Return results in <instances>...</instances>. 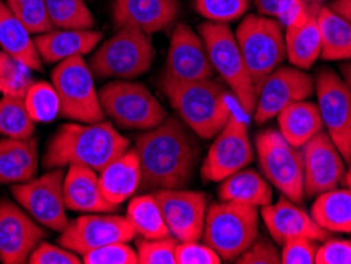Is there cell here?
<instances>
[{
  "instance_id": "obj_22",
  "label": "cell",
  "mask_w": 351,
  "mask_h": 264,
  "mask_svg": "<svg viewBox=\"0 0 351 264\" xmlns=\"http://www.w3.org/2000/svg\"><path fill=\"white\" fill-rule=\"evenodd\" d=\"M322 3H308L306 12L285 27L287 57L298 69L308 70L322 57L318 10Z\"/></svg>"
},
{
  "instance_id": "obj_1",
  "label": "cell",
  "mask_w": 351,
  "mask_h": 264,
  "mask_svg": "<svg viewBox=\"0 0 351 264\" xmlns=\"http://www.w3.org/2000/svg\"><path fill=\"white\" fill-rule=\"evenodd\" d=\"M135 151L141 168L139 190L182 189L193 178L198 147L179 119L168 116L160 125L138 134Z\"/></svg>"
},
{
  "instance_id": "obj_4",
  "label": "cell",
  "mask_w": 351,
  "mask_h": 264,
  "mask_svg": "<svg viewBox=\"0 0 351 264\" xmlns=\"http://www.w3.org/2000/svg\"><path fill=\"white\" fill-rule=\"evenodd\" d=\"M258 237L256 206L221 201L210 206L206 214L204 244L219 253L221 261H233Z\"/></svg>"
},
{
  "instance_id": "obj_50",
  "label": "cell",
  "mask_w": 351,
  "mask_h": 264,
  "mask_svg": "<svg viewBox=\"0 0 351 264\" xmlns=\"http://www.w3.org/2000/svg\"><path fill=\"white\" fill-rule=\"evenodd\" d=\"M301 2H304V3H322V2H324V0H301Z\"/></svg>"
},
{
  "instance_id": "obj_16",
  "label": "cell",
  "mask_w": 351,
  "mask_h": 264,
  "mask_svg": "<svg viewBox=\"0 0 351 264\" xmlns=\"http://www.w3.org/2000/svg\"><path fill=\"white\" fill-rule=\"evenodd\" d=\"M135 236V228L127 217L84 215L66 225L62 231L59 244L66 250L84 255L89 250L112 242H128Z\"/></svg>"
},
{
  "instance_id": "obj_46",
  "label": "cell",
  "mask_w": 351,
  "mask_h": 264,
  "mask_svg": "<svg viewBox=\"0 0 351 264\" xmlns=\"http://www.w3.org/2000/svg\"><path fill=\"white\" fill-rule=\"evenodd\" d=\"M30 264H80L82 263L75 253L64 247L51 244H40L29 256Z\"/></svg>"
},
{
  "instance_id": "obj_15",
  "label": "cell",
  "mask_w": 351,
  "mask_h": 264,
  "mask_svg": "<svg viewBox=\"0 0 351 264\" xmlns=\"http://www.w3.org/2000/svg\"><path fill=\"white\" fill-rule=\"evenodd\" d=\"M154 196L173 237L179 242H185L198 241L203 236L208 214L206 193L180 189H160Z\"/></svg>"
},
{
  "instance_id": "obj_23",
  "label": "cell",
  "mask_w": 351,
  "mask_h": 264,
  "mask_svg": "<svg viewBox=\"0 0 351 264\" xmlns=\"http://www.w3.org/2000/svg\"><path fill=\"white\" fill-rule=\"evenodd\" d=\"M64 196L70 211L111 212L119 208L103 196L95 169L81 163L70 165L64 180Z\"/></svg>"
},
{
  "instance_id": "obj_18",
  "label": "cell",
  "mask_w": 351,
  "mask_h": 264,
  "mask_svg": "<svg viewBox=\"0 0 351 264\" xmlns=\"http://www.w3.org/2000/svg\"><path fill=\"white\" fill-rule=\"evenodd\" d=\"M214 75L203 38L187 24H178L169 41L167 69L163 77L178 81L209 80Z\"/></svg>"
},
{
  "instance_id": "obj_31",
  "label": "cell",
  "mask_w": 351,
  "mask_h": 264,
  "mask_svg": "<svg viewBox=\"0 0 351 264\" xmlns=\"http://www.w3.org/2000/svg\"><path fill=\"white\" fill-rule=\"evenodd\" d=\"M312 204V219L331 232H351V190L332 189L315 196Z\"/></svg>"
},
{
  "instance_id": "obj_11",
  "label": "cell",
  "mask_w": 351,
  "mask_h": 264,
  "mask_svg": "<svg viewBox=\"0 0 351 264\" xmlns=\"http://www.w3.org/2000/svg\"><path fill=\"white\" fill-rule=\"evenodd\" d=\"M315 91L326 133L345 162H351V94L347 82L334 70L322 69L315 77Z\"/></svg>"
},
{
  "instance_id": "obj_44",
  "label": "cell",
  "mask_w": 351,
  "mask_h": 264,
  "mask_svg": "<svg viewBox=\"0 0 351 264\" xmlns=\"http://www.w3.org/2000/svg\"><path fill=\"white\" fill-rule=\"evenodd\" d=\"M239 264H280L282 258L280 253L277 250V245L274 239H267V237L258 236L256 239L252 242V245L237 256Z\"/></svg>"
},
{
  "instance_id": "obj_25",
  "label": "cell",
  "mask_w": 351,
  "mask_h": 264,
  "mask_svg": "<svg viewBox=\"0 0 351 264\" xmlns=\"http://www.w3.org/2000/svg\"><path fill=\"white\" fill-rule=\"evenodd\" d=\"M101 193L111 204H122L123 201L135 195L141 185V168L135 149H128L121 157L112 160L100 171Z\"/></svg>"
},
{
  "instance_id": "obj_8",
  "label": "cell",
  "mask_w": 351,
  "mask_h": 264,
  "mask_svg": "<svg viewBox=\"0 0 351 264\" xmlns=\"http://www.w3.org/2000/svg\"><path fill=\"white\" fill-rule=\"evenodd\" d=\"M255 147L260 168L267 182L280 190L288 200L302 203L306 191L301 147H294L278 130L258 133Z\"/></svg>"
},
{
  "instance_id": "obj_34",
  "label": "cell",
  "mask_w": 351,
  "mask_h": 264,
  "mask_svg": "<svg viewBox=\"0 0 351 264\" xmlns=\"http://www.w3.org/2000/svg\"><path fill=\"white\" fill-rule=\"evenodd\" d=\"M51 23L58 29H90L95 18L84 0H45Z\"/></svg>"
},
{
  "instance_id": "obj_45",
  "label": "cell",
  "mask_w": 351,
  "mask_h": 264,
  "mask_svg": "<svg viewBox=\"0 0 351 264\" xmlns=\"http://www.w3.org/2000/svg\"><path fill=\"white\" fill-rule=\"evenodd\" d=\"M315 264H351V241L328 237L318 245Z\"/></svg>"
},
{
  "instance_id": "obj_2",
  "label": "cell",
  "mask_w": 351,
  "mask_h": 264,
  "mask_svg": "<svg viewBox=\"0 0 351 264\" xmlns=\"http://www.w3.org/2000/svg\"><path fill=\"white\" fill-rule=\"evenodd\" d=\"M128 147L130 141L108 122L101 121L90 125L65 123L48 143L43 167L49 169L81 163L101 171L108 163L125 154Z\"/></svg>"
},
{
  "instance_id": "obj_39",
  "label": "cell",
  "mask_w": 351,
  "mask_h": 264,
  "mask_svg": "<svg viewBox=\"0 0 351 264\" xmlns=\"http://www.w3.org/2000/svg\"><path fill=\"white\" fill-rule=\"evenodd\" d=\"M176 247L178 239L173 236L138 241V264H176Z\"/></svg>"
},
{
  "instance_id": "obj_35",
  "label": "cell",
  "mask_w": 351,
  "mask_h": 264,
  "mask_svg": "<svg viewBox=\"0 0 351 264\" xmlns=\"http://www.w3.org/2000/svg\"><path fill=\"white\" fill-rule=\"evenodd\" d=\"M25 106L34 122H49L60 112L59 95L53 84L37 82L25 94Z\"/></svg>"
},
{
  "instance_id": "obj_40",
  "label": "cell",
  "mask_w": 351,
  "mask_h": 264,
  "mask_svg": "<svg viewBox=\"0 0 351 264\" xmlns=\"http://www.w3.org/2000/svg\"><path fill=\"white\" fill-rule=\"evenodd\" d=\"M84 264H138V252L127 242H112L82 255Z\"/></svg>"
},
{
  "instance_id": "obj_47",
  "label": "cell",
  "mask_w": 351,
  "mask_h": 264,
  "mask_svg": "<svg viewBox=\"0 0 351 264\" xmlns=\"http://www.w3.org/2000/svg\"><path fill=\"white\" fill-rule=\"evenodd\" d=\"M329 8L334 10L335 13H339L340 16H343L351 23V0H332L329 3Z\"/></svg>"
},
{
  "instance_id": "obj_24",
  "label": "cell",
  "mask_w": 351,
  "mask_h": 264,
  "mask_svg": "<svg viewBox=\"0 0 351 264\" xmlns=\"http://www.w3.org/2000/svg\"><path fill=\"white\" fill-rule=\"evenodd\" d=\"M100 40L101 34L90 29H60L40 34L34 41L41 59L53 64L90 53Z\"/></svg>"
},
{
  "instance_id": "obj_33",
  "label": "cell",
  "mask_w": 351,
  "mask_h": 264,
  "mask_svg": "<svg viewBox=\"0 0 351 264\" xmlns=\"http://www.w3.org/2000/svg\"><path fill=\"white\" fill-rule=\"evenodd\" d=\"M34 119L25 106V97L5 95L0 100V134L14 139H27L34 134Z\"/></svg>"
},
{
  "instance_id": "obj_38",
  "label": "cell",
  "mask_w": 351,
  "mask_h": 264,
  "mask_svg": "<svg viewBox=\"0 0 351 264\" xmlns=\"http://www.w3.org/2000/svg\"><path fill=\"white\" fill-rule=\"evenodd\" d=\"M195 8L210 23L228 24L247 12L249 0H196Z\"/></svg>"
},
{
  "instance_id": "obj_41",
  "label": "cell",
  "mask_w": 351,
  "mask_h": 264,
  "mask_svg": "<svg viewBox=\"0 0 351 264\" xmlns=\"http://www.w3.org/2000/svg\"><path fill=\"white\" fill-rule=\"evenodd\" d=\"M254 2L258 13L277 19L283 29L301 16L308 5L301 0H254Z\"/></svg>"
},
{
  "instance_id": "obj_20",
  "label": "cell",
  "mask_w": 351,
  "mask_h": 264,
  "mask_svg": "<svg viewBox=\"0 0 351 264\" xmlns=\"http://www.w3.org/2000/svg\"><path fill=\"white\" fill-rule=\"evenodd\" d=\"M261 217L274 242L278 245L296 237H307V239L323 242L329 236V231L323 230L311 214H307L306 211L299 208L298 203L288 200L287 196L278 200L277 203L263 206Z\"/></svg>"
},
{
  "instance_id": "obj_32",
  "label": "cell",
  "mask_w": 351,
  "mask_h": 264,
  "mask_svg": "<svg viewBox=\"0 0 351 264\" xmlns=\"http://www.w3.org/2000/svg\"><path fill=\"white\" fill-rule=\"evenodd\" d=\"M127 219L135 228L136 235L144 239H163L171 236L154 195L135 196L127 208Z\"/></svg>"
},
{
  "instance_id": "obj_27",
  "label": "cell",
  "mask_w": 351,
  "mask_h": 264,
  "mask_svg": "<svg viewBox=\"0 0 351 264\" xmlns=\"http://www.w3.org/2000/svg\"><path fill=\"white\" fill-rule=\"evenodd\" d=\"M0 46L3 53L23 62L30 70L40 71L43 67L35 41L30 38V32L2 0H0Z\"/></svg>"
},
{
  "instance_id": "obj_30",
  "label": "cell",
  "mask_w": 351,
  "mask_h": 264,
  "mask_svg": "<svg viewBox=\"0 0 351 264\" xmlns=\"http://www.w3.org/2000/svg\"><path fill=\"white\" fill-rule=\"evenodd\" d=\"M318 27L322 35V57L324 60H351V23L329 5L318 10Z\"/></svg>"
},
{
  "instance_id": "obj_28",
  "label": "cell",
  "mask_w": 351,
  "mask_h": 264,
  "mask_svg": "<svg viewBox=\"0 0 351 264\" xmlns=\"http://www.w3.org/2000/svg\"><path fill=\"white\" fill-rule=\"evenodd\" d=\"M277 122L278 132L294 147H302L324 128L318 105L306 100L294 101L283 108L277 114Z\"/></svg>"
},
{
  "instance_id": "obj_29",
  "label": "cell",
  "mask_w": 351,
  "mask_h": 264,
  "mask_svg": "<svg viewBox=\"0 0 351 264\" xmlns=\"http://www.w3.org/2000/svg\"><path fill=\"white\" fill-rule=\"evenodd\" d=\"M219 196L221 201H234L263 208L272 203V189L266 178L255 169L242 168L221 180Z\"/></svg>"
},
{
  "instance_id": "obj_6",
  "label": "cell",
  "mask_w": 351,
  "mask_h": 264,
  "mask_svg": "<svg viewBox=\"0 0 351 264\" xmlns=\"http://www.w3.org/2000/svg\"><path fill=\"white\" fill-rule=\"evenodd\" d=\"M199 34L214 70L219 71L233 91L242 110L249 114L254 112L258 98L256 87L242 57L236 35L231 32L228 25L220 23L201 24Z\"/></svg>"
},
{
  "instance_id": "obj_42",
  "label": "cell",
  "mask_w": 351,
  "mask_h": 264,
  "mask_svg": "<svg viewBox=\"0 0 351 264\" xmlns=\"http://www.w3.org/2000/svg\"><path fill=\"white\" fill-rule=\"evenodd\" d=\"M221 258L213 247L198 241H185L176 247V264H220Z\"/></svg>"
},
{
  "instance_id": "obj_10",
  "label": "cell",
  "mask_w": 351,
  "mask_h": 264,
  "mask_svg": "<svg viewBox=\"0 0 351 264\" xmlns=\"http://www.w3.org/2000/svg\"><path fill=\"white\" fill-rule=\"evenodd\" d=\"M53 86L59 95L62 116L87 123L105 119L92 71L81 56L59 62L53 71Z\"/></svg>"
},
{
  "instance_id": "obj_21",
  "label": "cell",
  "mask_w": 351,
  "mask_h": 264,
  "mask_svg": "<svg viewBox=\"0 0 351 264\" xmlns=\"http://www.w3.org/2000/svg\"><path fill=\"white\" fill-rule=\"evenodd\" d=\"M178 16V0H114L112 3V18L119 29L136 27L156 34L173 25Z\"/></svg>"
},
{
  "instance_id": "obj_17",
  "label": "cell",
  "mask_w": 351,
  "mask_h": 264,
  "mask_svg": "<svg viewBox=\"0 0 351 264\" xmlns=\"http://www.w3.org/2000/svg\"><path fill=\"white\" fill-rule=\"evenodd\" d=\"M304 158V191L308 198L332 190L343 179L345 158L326 132H319L301 147Z\"/></svg>"
},
{
  "instance_id": "obj_12",
  "label": "cell",
  "mask_w": 351,
  "mask_h": 264,
  "mask_svg": "<svg viewBox=\"0 0 351 264\" xmlns=\"http://www.w3.org/2000/svg\"><path fill=\"white\" fill-rule=\"evenodd\" d=\"M64 169H54L38 179L16 182L12 193L41 225L64 231L69 225L64 196Z\"/></svg>"
},
{
  "instance_id": "obj_5",
  "label": "cell",
  "mask_w": 351,
  "mask_h": 264,
  "mask_svg": "<svg viewBox=\"0 0 351 264\" xmlns=\"http://www.w3.org/2000/svg\"><path fill=\"white\" fill-rule=\"evenodd\" d=\"M234 35L258 92L261 82L287 59L285 29L274 18L249 14Z\"/></svg>"
},
{
  "instance_id": "obj_26",
  "label": "cell",
  "mask_w": 351,
  "mask_h": 264,
  "mask_svg": "<svg viewBox=\"0 0 351 264\" xmlns=\"http://www.w3.org/2000/svg\"><path fill=\"white\" fill-rule=\"evenodd\" d=\"M38 169L37 139H2L0 141V184L30 180Z\"/></svg>"
},
{
  "instance_id": "obj_43",
  "label": "cell",
  "mask_w": 351,
  "mask_h": 264,
  "mask_svg": "<svg viewBox=\"0 0 351 264\" xmlns=\"http://www.w3.org/2000/svg\"><path fill=\"white\" fill-rule=\"evenodd\" d=\"M318 242L307 237H296L282 244V263L283 264H315L317 260Z\"/></svg>"
},
{
  "instance_id": "obj_48",
  "label": "cell",
  "mask_w": 351,
  "mask_h": 264,
  "mask_svg": "<svg viewBox=\"0 0 351 264\" xmlns=\"http://www.w3.org/2000/svg\"><path fill=\"white\" fill-rule=\"evenodd\" d=\"M340 71H342L343 81L347 82V86H348V89H350V94H351V60L342 64V67H340Z\"/></svg>"
},
{
  "instance_id": "obj_37",
  "label": "cell",
  "mask_w": 351,
  "mask_h": 264,
  "mask_svg": "<svg viewBox=\"0 0 351 264\" xmlns=\"http://www.w3.org/2000/svg\"><path fill=\"white\" fill-rule=\"evenodd\" d=\"M27 69L29 67L14 57L0 53V89L5 92V95L25 97L30 87Z\"/></svg>"
},
{
  "instance_id": "obj_51",
  "label": "cell",
  "mask_w": 351,
  "mask_h": 264,
  "mask_svg": "<svg viewBox=\"0 0 351 264\" xmlns=\"http://www.w3.org/2000/svg\"><path fill=\"white\" fill-rule=\"evenodd\" d=\"M350 163H351V162H350Z\"/></svg>"
},
{
  "instance_id": "obj_14",
  "label": "cell",
  "mask_w": 351,
  "mask_h": 264,
  "mask_svg": "<svg viewBox=\"0 0 351 264\" xmlns=\"http://www.w3.org/2000/svg\"><path fill=\"white\" fill-rule=\"evenodd\" d=\"M315 91V80L298 67H278L258 87L254 117L256 123H265L277 117L283 108L294 101L307 100Z\"/></svg>"
},
{
  "instance_id": "obj_19",
  "label": "cell",
  "mask_w": 351,
  "mask_h": 264,
  "mask_svg": "<svg viewBox=\"0 0 351 264\" xmlns=\"http://www.w3.org/2000/svg\"><path fill=\"white\" fill-rule=\"evenodd\" d=\"M46 236L45 230L10 201H0V261L23 264L35 245Z\"/></svg>"
},
{
  "instance_id": "obj_49",
  "label": "cell",
  "mask_w": 351,
  "mask_h": 264,
  "mask_svg": "<svg viewBox=\"0 0 351 264\" xmlns=\"http://www.w3.org/2000/svg\"><path fill=\"white\" fill-rule=\"evenodd\" d=\"M345 182H347V187L351 190V163H350V169L345 173Z\"/></svg>"
},
{
  "instance_id": "obj_13",
  "label": "cell",
  "mask_w": 351,
  "mask_h": 264,
  "mask_svg": "<svg viewBox=\"0 0 351 264\" xmlns=\"http://www.w3.org/2000/svg\"><path fill=\"white\" fill-rule=\"evenodd\" d=\"M255 157L247 125L231 114L225 127L215 136L206 157L201 174L204 180L221 182L236 171L245 168Z\"/></svg>"
},
{
  "instance_id": "obj_36",
  "label": "cell",
  "mask_w": 351,
  "mask_h": 264,
  "mask_svg": "<svg viewBox=\"0 0 351 264\" xmlns=\"http://www.w3.org/2000/svg\"><path fill=\"white\" fill-rule=\"evenodd\" d=\"M7 5L30 34L40 35L54 30L45 0H7Z\"/></svg>"
},
{
  "instance_id": "obj_7",
  "label": "cell",
  "mask_w": 351,
  "mask_h": 264,
  "mask_svg": "<svg viewBox=\"0 0 351 264\" xmlns=\"http://www.w3.org/2000/svg\"><path fill=\"white\" fill-rule=\"evenodd\" d=\"M156 59L149 34L136 27H121L90 59V70L100 77H136L146 73Z\"/></svg>"
},
{
  "instance_id": "obj_3",
  "label": "cell",
  "mask_w": 351,
  "mask_h": 264,
  "mask_svg": "<svg viewBox=\"0 0 351 264\" xmlns=\"http://www.w3.org/2000/svg\"><path fill=\"white\" fill-rule=\"evenodd\" d=\"M162 89L179 117L203 139H213L233 112L228 92L220 82L209 80L178 81L163 77Z\"/></svg>"
},
{
  "instance_id": "obj_9",
  "label": "cell",
  "mask_w": 351,
  "mask_h": 264,
  "mask_svg": "<svg viewBox=\"0 0 351 264\" xmlns=\"http://www.w3.org/2000/svg\"><path fill=\"white\" fill-rule=\"evenodd\" d=\"M98 97L106 116L122 128L151 130L168 117L151 91L139 82L112 81L103 87Z\"/></svg>"
}]
</instances>
